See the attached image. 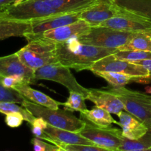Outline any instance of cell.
<instances>
[{
	"mask_svg": "<svg viewBox=\"0 0 151 151\" xmlns=\"http://www.w3.org/2000/svg\"><path fill=\"white\" fill-rule=\"evenodd\" d=\"M118 51V49L82 44L78 37H73L63 42H56V56L58 63L77 71L90 70L91 66L97 60Z\"/></svg>",
	"mask_w": 151,
	"mask_h": 151,
	"instance_id": "1",
	"label": "cell"
},
{
	"mask_svg": "<svg viewBox=\"0 0 151 151\" xmlns=\"http://www.w3.org/2000/svg\"><path fill=\"white\" fill-rule=\"evenodd\" d=\"M28 44L16 52L24 64L35 71L46 65L58 63L56 56V42L41 38L26 35Z\"/></svg>",
	"mask_w": 151,
	"mask_h": 151,
	"instance_id": "2",
	"label": "cell"
},
{
	"mask_svg": "<svg viewBox=\"0 0 151 151\" xmlns=\"http://www.w3.org/2000/svg\"><path fill=\"white\" fill-rule=\"evenodd\" d=\"M32 114L35 117L43 118L47 124L55 128L72 132L80 133L86 125V122L79 118L71 111L64 109H52L35 104L26 100L22 105Z\"/></svg>",
	"mask_w": 151,
	"mask_h": 151,
	"instance_id": "3",
	"label": "cell"
},
{
	"mask_svg": "<svg viewBox=\"0 0 151 151\" xmlns=\"http://www.w3.org/2000/svg\"><path fill=\"white\" fill-rule=\"evenodd\" d=\"M60 13L45 0H24L0 11V19L30 22Z\"/></svg>",
	"mask_w": 151,
	"mask_h": 151,
	"instance_id": "4",
	"label": "cell"
},
{
	"mask_svg": "<svg viewBox=\"0 0 151 151\" xmlns=\"http://www.w3.org/2000/svg\"><path fill=\"white\" fill-rule=\"evenodd\" d=\"M109 91L122 102L125 110L151 129V96L125 87L111 88Z\"/></svg>",
	"mask_w": 151,
	"mask_h": 151,
	"instance_id": "5",
	"label": "cell"
},
{
	"mask_svg": "<svg viewBox=\"0 0 151 151\" xmlns=\"http://www.w3.org/2000/svg\"><path fill=\"white\" fill-rule=\"evenodd\" d=\"M139 32H127L109 27H92L82 35L78 37L82 44L105 48L118 49L126 44Z\"/></svg>",
	"mask_w": 151,
	"mask_h": 151,
	"instance_id": "6",
	"label": "cell"
},
{
	"mask_svg": "<svg viewBox=\"0 0 151 151\" xmlns=\"http://www.w3.org/2000/svg\"><path fill=\"white\" fill-rule=\"evenodd\" d=\"M39 80L54 81L64 86L69 91H75L86 97L88 88L81 86L70 71V68L60 63H52L46 65L35 71L34 81Z\"/></svg>",
	"mask_w": 151,
	"mask_h": 151,
	"instance_id": "7",
	"label": "cell"
},
{
	"mask_svg": "<svg viewBox=\"0 0 151 151\" xmlns=\"http://www.w3.org/2000/svg\"><path fill=\"white\" fill-rule=\"evenodd\" d=\"M86 122L81 135L92 142L96 146L117 151L122 145V130L111 127H99L89 122Z\"/></svg>",
	"mask_w": 151,
	"mask_h": 151,
	"instance_id": "8",
	"label": "cell"
},
{
	"mask_svg": "<svg viewBox=\"0 0 151 151\" xmlns=\"http://www.w3.org/2000/svg\"><path fill=\"white\" fill-rule=\"evenodd\" d=\"M97 27L112 28L127 32H147L151 35L150 20L122 7H121L119 14L103 22Z\"/></svg>",
	"mask_w": 151,
	"mask_h": 151,
	"instance_id": "9",
	"label": "cell"
},
{
	"mask_svg": "<svg viewBox=\"0 0 151 151\" xmlns=\"http://www.w3.org/2000/svg\"><path fill=\"white\" fill-rule=\"evenodd\" d=\"M90 71L94 72H112L125 74L130 76L151 80L148 71L140 65L133 62L116 59L114 55L106 56L97 60L91 66Z\"/></svg>",
	"mask_w": 151,
	"mask_h": 151,
	"instance_id": "10",
	"label": "cell"
},
{
	"mask_svg": "<svg viewBox=\"0 0 151 151\" xmlns=\"http://www.w3.org/2000/svg\"><path fill=\"white\" fill-rule=\"evenodd\" d=\"M121 7L111 0H102L94 5L82 10L80 19L92 27H97L103 22L119 14Z\"/></svg>",
	"mask_w": 151,
	"mask_h": 151,
	"instance_id": "11",
	"label": "cell"
},
{
	"mask_svg": "<svg viewBox=\"0 0 151 151\" xmlns=\"http://www.w3.org/2000/svg\"><path fill=\"white\" fill-rule=\"evenodd\" d=\"M35 71L22 63L17 53L0 57V76L23 78L27 83H33Z\"/></svg>",
	"mask_w": 151,
	"mask_h": 151,
	"instance_id": "12",
	"label": "cell"
},
{
	"mask_svg": "<svg viewBox=\"0 0 151 151\" xmlns=\"http://www.w3.org/2000/svg\"><path fill=\"white\" fill-rule=\"evenodd\" d=\"M90 29L91 27L87 22L82 19H80L75 23L65 25L56 29L47 30L41 34H35V35L27 34V35L47 38L55 42H63L73 37H78L83 35L86 33Z\"/></svg>",
	"mask_w": 151,
	"mask_h": 151,
	"instance_id": "13",
	"label": "cell"
},
{
	"mask_svg": "<svg viewBox=\"0 0 151 151\" xmlns=\"http://www.w3.org/2000/svg\"><path fill=\"white\" fill-rule=\"evenodd\" d=\"M81 11L69 13H60L50 17L32 21L30 22L32 28L30 32L28 34L30 35L41 34L47 30L56 29L65 25L75 23L81 19L80 16Z\"/></svg>",
	"mask_w": 151,
	"mask_h": 151,
	"instance_id": "14",
	"label": "cell"
},
{
	"mask_svg": "<svg viewBox=\"0 0 151 151\" xmlns=\"http://www.w3.org/2000/svg\"><path fill=\"white\" fill-rule=\"evenodd\" d=\"M86 99L94 103L98 107L106 109L111 114L117 116L125 110L122 102L117 96L109 90L88 88V92Z\"/></svg>",
	"mask_w": 151,
	"mask_h": 151,
	"instance_id": "15",
	"label": "cell"
},
{
	"mask_svg": "<svg viewBox=\"0 0 151 151\" xmlns=\"http://www.w3.org/2000/svg\"><path fill=\"white\" fill-rule=\"evenodd\" d=\"M44 132L53 140V145L60 147V145H95L92 142L83 137L79 133L55 128L47 124Z\"/></svg>",
	"mask_w": 151,
	"mask_h": 151,
	"instance_id": "16",
	"label": "cell"
},
{
	"mask_svg": "<svg viewBox=\"0 0 151 151\" xmlns=\"http://www.w3.org/2000/svg\"><path fill=\"white\" fill-rule=\"evenodd\" d=\"M118 116L119 122L117 125L122 128V134L125 138L131 140L138 139L148 131L147 127L142 122L128 112L122 111Z\"/></svg>",
	"mask_w": 151,
	"mask_h": 151,
	"instance_id": "17",
	"label": "cell"
},
{
	"mask_svg": "<svg viewBox=\"0 0 151 151\" xmlns=\"http://www.w3.org/2000/svg\"><path fill=\"white\" fill-rule=\"evenodd\" d=\"M13 88L20 93L27 100L44 107L58 109V106L61 105V103L53 100L44 93L32 88L29 86V84L19 83L15 86Z\"/></svg>",
	"mask_w": 151,
	"mask_h": 151,
	"instance_id": "18",
	"label": "cell"
},
{
	"mask_svg": "<svg viewBox=\"0 0 151 151\" xmlns=\"http://www.w3.org/2000/svg\"><path fill=\"white\" fill-rule=\"evenodd\" d=\"M32 24L29 22L0 19V41L10 37H24L29 33Z\"/></svg>",
	"mask_w": 151,
	"mask_h": 151,
	"instance_id": "19",
	"label": "cell"
},
{
	"mask_svg": "<svg viewBox=\"0 0 151 151\" xmlns=\"http://www.w3.org/2000/svg\"><path fill=\"white\" fill-rule=\"evenodd\" d=\"M93 73L106 80L114 88L123 87L127 84L131 83H138L142 84H148L151 83V80L130 76V75L118 73V72H94Z\"/></svg>",
	"mask_w": 151,
	"mask_h": 151,
	"instance_id": "20",
	"label": "cell"
},
{
	"mask_svg": "<svg viewBox=\"0 0 151 151\" xmlns=\"http://www.w3.org/2000/svg\"><path fill=\"white\" fill-rule=\"evenodd\" d=\"M81 118L84 121L89 122L99 127H110L113 123L117 125L118 122L111 115L110 112L102 108L95 106L91 110L86 113L81 114Z\"/></svg>",
	"mask_w": 151,
	"mask_h": 151,
	"instance_id": "21",
	"label": "cell"
},
{
	"mask_svg": "<svg viewBox=\"0 0 151 151\" xmlns=\"http://www.w3.org/2000/svg\"><path fill=\"white\" fill-rule=\"evenodd\" d=\"M122 8L142 16L151 21V0H111Z\"/></svg>",
	"mask_w": 151,
	"mask_h": 151,
	"instance_id": "22",
	"label": "cell"
},
{
	"mask_svg": "<svg viewBox=\"0 0 151 151\" xmlns=\"http://www.w3.org/2000/svg\"><path fill=\"white\" fill-rule=\"evenodd\" d=\"M118 50L119 51L141 50V51L151 52V35L147 32H138L126 44L118 48Z\"/></svg>",
	"mask_w": 151,
	"mask_h": 151,
	"instance_id": "23",
	"label": "cell"
},
{
	"mask_svg": "<svg viewBox=\"0 0 151 151\" xmlns=\"http://www.w3.org/2000/svg\"><path fill=\"white\" fill-rule=\"evenodd\" d=\"M121 139L122 145L117 151H131L149 148L151 147V129H148L147 134L138 139L131 140L123 136L121 137Z\"/></svg>",
	"mask_w": 151,
	"mask_h": 151,
	"instance_id": "24",
	"label": "cell"
},
{
	"mask_svg": "<svg viewBox=\"0 0 151 151\" xmlns=\"http://www.w3.org/2000/svg\"><path fill=\"white\" fill-rule=\"evenodd\" d=\"M86 100V99L83 94L75 91H69L67 100L65 103H61V106L71 111H79L81 114H85L88 111L85 103Z\"/></svg>",
	"mask_w": 151,
	"mask_h": 151,
	"instance_id": "25",
	"label": "cell"
},
{
	"mask_svg": "<svg viewBox=\"0 0 151 151\" xmlns=\"http://www.w3.org/2000/svg\"><path fill=\"white\" fill-rule=\"evenodd\" d=\"M18 104L19 103L12 102H0V113L5 115L15 112L20 113L23 115L24 120L29 124L32 123L36 117L24 106H20Z\"/></svg>",
	"mask_w": 151,
	"mask_h": 151,
	"instance_id": "26",
	"label": "cell"
},
{
	"mask_svg": "<svg viewBox=\"0 0 151 151\" xmlns=\"http://www.w3.org/2000/svg\"><path fill=\"white\" fill-rule=\"evenodd\" d=\"M1 78L0 76V102H12L22 105L27 99L14 88L4 86L1 82Z\"/></svg>",
	"mask_w": 151,
	"mask_h": 151,
	"instance_id": "27",
	"label": "cell"
},
{
	"mask_svg": "<svg viewBox=\"0 0 151 151\" xmlns=\"http://www.w3.org/2000/svg\"><path fill=\"white\" fill-rule=\"evenodd\" d=\"M31 131L32 134L38 139L46 140L50 143H53V140L44 132V130L47 126V122L43 118L36 117L33 122L30 123Z\"/></svg>",
	"mask_w": 151,
	"mask_h": 151,
	"instance_id": "28",
	"label": "cell"
},
{
	"mask_svg": "<svg viewBox=\"0 0 151 151\" xmlns=\"http://www.w3.org/2000/svg\"><path fill=\"white\" fill-rule=\"evenodd\" d=\"M60 147L66 151H114L96 145H60Z\"/></svg>",
	"mask_w": 151,
	"mask_h": 151,
	"instance_id": "29",
	"label": "cell"
},
{
	"mask_svg": "<svg viewBox=\"0 0 151 151\" xmlns=\"http://www.w3.org/2000/svg\"><path fill=\"white\" fill-rule=\"evenodd\" d=\"M24 120V119L23 115L20 113H17V112L8 114L6 115L5 119H4L6 125L10 128H13L21 126Z\"/></svg>",
	"mask_w": 151,
	"mask_h": 151,
	"instance_id": "30",
	"label": "cell"
},
{
	"mask_svg": "<svg viewBox=\"0 0 151 151\" xmlns=\"http://www.w3.org/2000/svg\"><path fill=\"white\" fill-rule=\"evenodd\" d=\"M31 144L33 145L34 151H46L44 142L42 141V139H41L34 137L31 140Z\"/></svg>",
	"mask_w": 151,
	"mask_h": 151,
	"instance_id": "31",
	"label": "cell"
},
{
	"mask_svg": "<svg viewBox=\"0 0 151 151\" xmlns=\"http://www.w3.org/2000/svg\"><path fill=\"white\" fill-rule=\"evenodd\" d=\"M133 63H136V64L140 65V66H143L145 69H147L149 72L150 75H151V59H147V60H138V61L133 62Z\"/></svg>",
	"mask_w": 151,
	"mask_h": 151,
	"instance_id": "32",
	"label": "cell"
},
{
	"mask_svg": "<svg viewBox=\"0 0 151 151\" xmlns=\"http://www.w3.org/2000/svg\"><path fill=\"white\" fill-rule=\"evenodd\" d=\"M44 145H45L46 147V151H66L62 147H58L55 145H51L49 142H44Z\"/></svg>",
	"mask_w": 151,
	"mask_h": 151,
	"instance_id": "33",
	"label": "cell"
},
{
	"mask_svg": "<svg viewBox=\"0 0 151 151\" xmlns=\"http://www.w3.org/2000/svg\"><path fill=\"white\" fill-rule=\"evenodd\" d=\"M16 0H0V11L16 2Z\"/></svg>",
	"mask_w": 151,
	"mask_h": 151,
	"instance_id": "34",
	"label": "cell"
},
{
	"mask_svg": "<svg viewBox=\"0 0 151 151\" xmlns=\"http://www.w3.org/2000/svg\"><path fill=\"white\" fill-rule=\"evenodd\" d=\"M146 93H148V94H151V86H147L145 88Z\"/></svg>",
	"mask_w": 151,
	"mask_h": 151,
	"instance_id": "35",
	"label": "cell"
},
{
	"mask_svg": "<svg viewBox=\"0 0 151 151\" xmlns=\"http://www.w3.org/2000/svg\"><path fill=\"white\" fill-rule=\"evenodd\" d=\"M131 151H151V147L146 149H142V150H131Z\"/></svg>",
	"mask_w": 151,
	"mask_h": 151,
	"instance_id": "36",
	"label": "cell"
},
{
	"mask_svg": "<svg viewBox=\"0 0 151 151\" xmlns=\"http://www.w3.org/2000/svg\"><path fill=\"white\" fill-rule=\"evenodd\" d=\"M24 1V0H16V2L13 3V4H18V3H20V2H22V1Z\"/></svg>",
	"mask_w": 151,
	"mask_h": 151,
	"instance_id": "37",
	"label": "cell"
}]
</instances>
